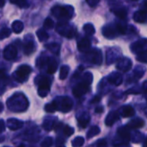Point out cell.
Returning a JSON list of instances; mask_svg holds the SVG:
<instances>
[{"label":"cell","instance_id":"cell-1","mask_svg":"<svg viewBox=\"0 0 147 147\" xmlns=\"http://www.w3.org/2000/svg\"><path fill=\"white\" fill-rule=\"evenodd\" d=\"M93 76L90 72H86L84 75L83 81L78 83L72 90V93L76 97H81L84 94H86L89 90V87L92 83Z\"/></svg>","mask_w":147,"mask_h":147},{"label":"cell","instance_id":"cell-2","mask_svg":"<svg viewBox=\"0 0 147 147\" xmlns=\"http://www.w3.org/2000/svg\"><path fill=\"white\" fill-rule=\"evenodd\" d=\"M52 13L58 19L67 22L73 16L74 9L72 8V6L70 5H65V6L56 5L52 8Z\"/></svg>","mask_w":147,"mask_h":147},{"label":"cell","instance_id":"cell-3","mask_svg":"<svg viewBox=\"0 0 147 147\" xmlns=\"http://www.w3.org/2000/svg\"><path fill=\"white\" fill-rule=\"evenodd\" d=\"M56 30L60 35L65 36L68 39L73 38L76 34V29L65 21L59 22L57 25Z\"/></svg>","mask_w":147,"mask_h":147},{"label":"cell","instance_id":"cell-4","mask_svg":"<svg viewBox=\"0 0 147 147\" xmlns=\"http://www.w3.org/2000/svg\"><path fill=\"white\" fill-rule=\"evenodd\" d=\"M36 84H38V94L41 97L47 96L50 90L51 80L50 78L41 76L36 78Z\"/></svg>","mask_w":147,"mask_h":147},{"label":"cell","instance_id":"cell-5","mask_svg":"<svg viewBox=\"0 0 147 147\" xmlns=\"http://www.w3.org/2000/svg\"><path fill=\"white\" fill-rule=\"evenodd\" d=\"M31 71H32V68L29 65H22L17 68V70L13 74V77L16 81L23 83L28 78V76L31 73Z\"/></svg>","mask_w":147,"mask_h":147},{"label":"cell","instance_id":"cell-6","mask_svg":"<svg viewBox=\"0 0 147 147\" xmlns=\"http://www.w3.org/2000/svg\"><path fill=\"white\" fill-rule=\"evenodd\" d=\"M56 102L58 104V109L64 113L69 112L71 109L72 105H73L72 100L68 96H63V97L58 98L56 99Z\"/></svg>","mask_w":147,"mask_h":147},{"label":"cell","instance_id":"cell-7","mask_svg":"<svg viewBox=\"0 0 147 147\" xmlns=\"http://www.w3.org/2000/svg\"><path fill=\"white\" fill-rule=\"evenodd\" d=\"M87 58L89 60L91 61V63L96 65H101L102 62V55L100 50L93 49L92 51L87 52Z\"/></svg>","mask_w":147,"mask_h":147},{"label":"cell","instance_id":"cell-8","mask_svg":"<svg viewBox=\"0 0 147 147\" xmlns=\"http://www.w3.org/2000/svg\"><path fill=\"white\" fill-rule=\"evenodd\" d=\"M102 34L103 35L108 38V39H115L116 36H118L120 34L117 28H116V25H106L103 27L102 28Z\"/></svg>","mask_w":147,"mask_h":147},{"label":"cell","instance_id":"cell-9","mask_svg":"<svg viewBox=\"0 0 147 147\" xmlns=\"http://www.w3.org/2000/svg\"><path fill=\"white\" fill-rule=\"evenodd\" d=\"M131 49L134 53H141L147 51V39L139 40L136 42L133 43L131 46Z\"/></svg>","mask_w":147,"mask_h":147},{"label":"cell","instance_id":"cell-10","mask_svg":"<svg viewBox=\"0 0 147 147\" xmlns=\"http://www.w3.org/2000/svg\"><path fill=\"white\" fill-rule=\"evenodd\" d=\"M3 53V57L6 60H13L16 58L17 49L14 45L10 44V45H8L4 48Z\"/></svg>","mask_w":147,"mask_h":147},{"label":"cell","instance_id":"cell-11","mask_svg":"<svg viewBox=\"0 0 147 147\" xmlns=\"http://www.w3.org/2000/svg\"><path fill=\"white\" fill-rule=\"evenodd\" d=\"M116 67L122 71H127L132 67V61L128 58H121L117 61Z\"/></svg>","mask_w":147,"mask_h":147},{"label":"cell","instance_id":"cell-12","mask_svg":"<svg viewBox=\"0 0 147 147\" xmlns=\"http://www.w3.org/2000/svg\"><path fill=\"white\" fill-rule=\"evenodd\" d=\"M91 47V42L88 38H82L78 41V49L79 52L87 53Z\"/></svg>","mask_w":147,"mask_h":147},{"label":"cell","instance_id":"cell-13","mask_svg":"<svg viewBox=\"0 0 147 147\" xmlns=\"http://www.w3.org/2000/svg\"><path fill=\"white\" fill-rule=\"evenodd\" d=\"M134 20L136 22L143 23L146 22L147 20V11L145 9H141L139 11H136L134 15Z\"/></svg>","mask_w":147,"mask_h":147},{"label":"cell","instance_id":"cell-14","mask_svg":"<svg viewBox=\"0 0 147 147\" xmlns=\"http://www.w3.org/2000/svg\"><path fill=\"white\" fill-rule=\"evenodd\" d=\"M120 116H119V114L118 112H115V111H111L109 113V115H107L106 117V121H105V124L109 127H111L114 125V123L119 120Z\"/></svg>","mask_w":147,"mask_h":147},{"label":"cell","instance_id":"cell-15","mask_svg":"<svg viewBox=\"0 0 147 147\" xmlns=\"http://www.w3.org/2000/svg\"><path fill=\"white\" fill-rule=\"evenodd\" d=\"M23 51L26 55H30L35 51V45L33 40H26L23 44Z\"/></svg>","mask_w":147,"mask_h":147},{"label":"cell","instance_id":"cell-16","mask_svg":"<svg viewBox=\"0 0 147 147\" xmlns=\"http://www.w3.org/2000/svg\"><path fill=\"white\" fill-rule=\"evenodd\" d=\"M109 81L112 84L115 85H120L122 83V77L118 72H113L109 76Z\"/></svg>","mask_w":147,"mask_h":147},{"label":"cell","instance_id":"cell-17","mask_svg":"<svg viewBox=\"0 0 147 147\" xmlns=\"http://www.w3.org/2000/svg\"><path fill=\"white\" fill-rule=\"evenodd\" d=\"M58 62L54 58H49L47 62V72L49 74H53L57 71Z\"/></svg>","mask_w":147,"mask_h":147},{"label":"cell","instance_id":"cell-18","mask_svg":"<svg viewBox=\"0 0 147 147\" xmlns=\"http://www.w3.org/2000/svg\"><path fill=\"white\" fill-rule=\"evenodd\" d=\"M145 125V121L141 119V118H137L134 119L133 121H131L127 127H128V128H132V129H137V128H140Z\"/></svg>","mask_w":147,"mask_h":147},{"label":"cell","instance_id":"cell-19","mask_svg":"<svg viewBox=\"0 0 147 147\" xmlns=\"http://www.w3.org/2000/svg\"><path fill=\"white\" fill-rule=\"evenodd\" d=\"M7 125L10 130H16V129L21 128L22 127L23 123L16 119H9L7 122Z\"/></svg>","mask_w":147,"mask_h":147},{"label":"cell","instance_id":"cell-20","mask_svg":"<svg viewBox=\"0 0 147 147\" xmlns=\"http://www.w3.org/2000/svg\"><path fill=\"white\" fill-rule=\"evenodd\" d=\"M135 114V111H134V109L132 107V106H125L122 108L121 109V115L125 118H127V117H131V116H134Z\"/></svg>","mask_w":147,"mask_h":147},{"label":"cell","instance_id":"cell-21","mask_svg":"<svg viewBox=\"0 0 147 147\" xmlns=\"http://www.w3.org/2000/svg\"><path fill=\"white\" fill-rule=\"evenodd\" d=\"M112 11L115 13V15L121 20H123L127 17V9L125 8H117V9H113Z\"/></svg>","mask_w":147,"mask_h":147},{"label":"cell","instance_id":"cell-22","mask_svg":"<svg viewBox=\"0 0 147 147\" xmlns=\"http://www.w3.org/2000/svg\"><path fill=\"white\" fill-rule=\"evenodd\" d=\"M50 52H52L55 55H59L60 53V46L58 43H49L45 46Z\"/></svg>","mask_w":147,"mask_h":147},{"label":"cell","instance_id":"cell-23","mask_svg":"<svg viewBox=\"0 0 147 147\" xmlns=\"http://www.w3.org/2000/svg\"><path fill=\"white\" fill-rule=\"evenodd\" d=\"M12 28V31L16 34H20L21 32H22L23 30V23L21 21H14V22L11 25Z\"/></svg>","mask_w":147,"mask_h":147},{"label":"cell","instance_id":"cell-24","mask_svg":"<svg viewBox=\"0 0 147 147\" xmlns=\"http://www.w3.org/2000/svg\"><path fill=\"white\" fill-rule=\"evenodd\" d=\"M90 120V117L88 116L87 114H84V115H82L81 117H79L78 119V122L79 127L82 128H85L87 127V125L89 124Z\"/></svg>","mask_w":147,"mask_h":147},{"label":"cell","instance_id":"cell-25","mask_svg":"<svg viewBox=\"0 0 147 147\" xmlns=\"http://www.w3.org/2000/svg\"><path fill=\"white\" fill-rule=\"evenodd\" d=\"M118 134L124 140H129L131 136H130V134H129V131L127 129V127H122L121 128L119 129L118 131Z\"/></svg>","mask_w":147,"mask_h":147},{"label":"cell","instance_id":"cell-26","mask_svg":"<svg viewBox=\"0 0 147 147\" xmlns=\"http://www.w3.org/2000/svg\"><path fill=\"white\" fill-rule=\"evenodd\" d=\"M36 35H37V38L39 39V40H40V42L47 41V40H48V38H49L48 34H47L44 29H39V30H37Z\"/></svg>","mask_w":147,"mask_h":147},{"label":"cell","instance_id":"cell-27","mask_svg":"<svg viewBox=\"0 0 147 147\" xmlns=\"http://www.w3.org/2000/svg\"><path fill=\"white\" fill-rule=\"evenodd\" d=\"M45 110L46 112L47 113H53L55 112L56 110H59L58 109V104H57V102L56 100L54 99L51 103H48L45 106Z\"/></svg>","mask_w":147,"mask_h":147},{"label":"cell","instance_id":"cell-28","mask_svg":"<svg viewBox=\"0 0 147 147\" xmlns=\"http://www.w3.org/2000/svg\"><path fill=\"white\" fill-rule=\"evenodd\" d=\"M84 31L87 35H93L96 32V29L94 26L91 23H86L84 25Z\"/></svg>","mask_w":147,"mask_h":147},{"label":"cell","instance_id":"cell-29","mask_svg":"<svg viewBox=\"0 0 147 147\" xmlns=\"http://www.w3.org/2000/svg\"><path fill=\"white\" fill-rule=\"evenodd\" d=\"M70 71V67L68 65H62L60 68V72H59V78L61 80H64L67 78L68 73Z\"/></svg>","mask_w":147,"mask_h":147},{"label":"cell","instance_id":"cell-30","mask_svg":"<svg viewBox=\"0 0 147 147\" xmlns=\"http://www.w3.org/2000/svg\"><path fill=\"white\" fill-rule=\"evenodd\" d=\"M100 132H101L100 128H99L97 126H94V127H92L90 129V131L88 132L87 138H88V139H91V138L96 136L97 134H99Z\"/></svg>","mask_w":147,"mask_h":147},{"label":"cell","instance_id":"cell-31","mask_svg":"<svg viewBox=\"0 0 147 147\" xmlns=\"http://www.w3.org/2000/svg\"><path fill=\"white\" fill-rule=\"evenodd\" d=\"M115 25H116V28H117V29H118V31H119V33L121 34H125L127 33V24L123 21H121L120 22H117Z\"/></svg>","mask_w":147,"mask_h":147},{"label":"cell","instance_id":"cell-32","mask_svg":"<svg viewBox=\"0 0 147 147\" xmlns=\"http://www.w3.org/2000/svg\"><path fill=\"white\" fill-rule=\"evenodd\" d=\"M43 27H44L46 29H52V28H53V27H54V22H53L50 17H47V18H46L45 21H44Z\"/></svg>","mask_w":147,"mask_h":147},{"label":"cell","instance_id":"cell-33","mask_svg":"<svg viewBox=\"0 0 147 147\" xmlns=\"http://www.w3.org/2000/svg\"><path fill=\"white\" fill-rule=\"evenodd\" d=\"M84 138H82V137H77V138H75L72 140L71 145H72L73 147H80L84 145Z\"/></svg>","mask_w":147,"mask_h":147},{"label":"cell","instance_id":"cell-34","mask_svg":"<svg viewBox=\"0 0 147 147\" xmlns=\"http://www.w3.org/2000/svg\"><path fill=\"white\" fill-rule=\"evenodd\" d=\"M53 146V139L51 137H47L41 142V147H51Z\"/></svg>","mask_w":147,"mask_h":147},{"label":"cell","instance_id":"cell-35","mask_svg":"<svg viewBox=\"0 0 147 147\" xmlns=\"http://www.w3.org/2000/svg\"><path fill=\"white\" fill-rule=\"evenodd\" d=\"M10 29L8 28H3L2 30H1V40H3L7 37L9 36L10 34Z\"/></svg>","mask_w":147,"mask_h":147},{"label":"cell","instance_id":"cell-36","mask_svg":"<svg viewBox=\"0 0 147 147\" xmlns=\"http://www.w3.org/2000/svg\"><path fill=\"white\" fill-rule=\"evenodd\" d=\"M48 59L49 58H46V57H40L37 60V66L38 67H43V65H45V63H47L48 62Z\"/></svg>","mask_w":147,"mask_h":147},{"label":"cell","instance_id":"cell-37","mask_svg":"<svg viewBox=\"0 0 147 147\" xmlns=\"http://www.w3.org/2000/svg\"><path fill=\"white\" fill-rule=\"evenodd\" d=\"M137 60H139L140 62L147 63V51L143 52L141 53H139L138 56H137Z\"/></svg>","mask_w":147,"mask_h":147},{"label":"cell","instance_id":"cell-38","mask_svg":"<svg viewBox=\"0 0 147 147\" xmlns=\"http://www.w3.org/2000/svg\"><path fill=\"white\" fill-rule=\"evenodd\" d=\"M63 132H64V134L66 135V136H71V135H72L73 134V133H74V129L72 128V127H69V126H65V127L63 128Z\"/></svg>","mask_w":147,"mask_h":147},{"label":"cell","instance_id":"cell-39","mask_svg":"<svg viewBox=\"0 0 147 147\" xmlns=\"http://www.w3.org/2000/svg\"><path fill=\"white\" fill-rule=\"evenodd\" d=\"M100 0H86V3L90 6V7H96L99 3Z\"/></svg>","mask_w":147,"mask_h":147},{"label":"cell","instance_id":"cell-40","mask_svg":"<svg viewBox=\"0 0 147 147\" xmlns=\"http://www.w3.org/2000/svg\"><path fill=\"white\" fill-rule=\"evenodd\" d=\"M96 147H108V144L106 140H98L97 144H96Z\"/></svg>","mask_w":147,"mask_h":147},{"label":"cell","instance_id":"cell-41","mask_svg":"<svg viewBox=\"0 0 147 147\" xmlns=\"http://www.w3.org/2000/svg\"><path fill=\"white\" fill-rule=\"evenodd\" d=\"M100 100H101V97L99 96H96L93 99H92V101H91V103L92 104H94V103H96V102H100Z\"/></svg>","mask_w":147,"mask_h":147},{"label":"cell","instance_id":"cell-42","mask_svg":"<svg viewBox=\"0 0 147 147\" xmlns=\"http://www.w3.org/2000/svg\"><path fill=\"white\" fill-rule=\"evenodd\" d=\"M103 110H104V109L102 107H96V109H95V112L97 113V114H101V113L103 112Z\"/></svg>","mask_w":147,"mask_h":147},{"label":"cell","instance_id":"cell-43","mask_svg":"<svg viewBox=\"0 0 147 147\" xmlns=\"http://www.w3.org/2000/svg\"><path fill=\"white\" fill-rule=\"evenodd\" d=\"M1 127H2V129H1V133H3V132L4 131V122H3V120H1Z\"/></svg>","mask_w":147,"mask_h":147},{"label":"cell","instance_id":"cell-44","mask_svg":"<svg viewBox=\"0 0 147 147\" xmlns=\"http://www.w3.org/2000/svg\"><path fill=\"white\" fill-rule=\"evenodd\" d=\"M9 2H10L11 3H14V4L18 5V3H19V2H20V0H9Z\"/></svg>","mask_w":147,"mask_h":147},{"label":"cell","instance_id":"cell-45","mask_svg":"<svg viewBox=\"0 0 147 147\" xmlns=\"http://www.w3.org/2000/svg\"><path fill=\"white\" fill-rule=\"evenodd\" d=\"M1 1V8H3L4 6V0H0Z\"/></svg>","mask_w":147,"mask_h":147},{"label":"cell","instance_id":"cell-46","mask_svg":"<svg viewBox=\"0 0 147 147\" xmlns=\"http://www.w3.org/2000/svg\"><path fill=\"white\" fill-rule=\"evenodd\" d=\"M144 5H145V10H146L147 11V2H146V3H144Z\"/></svg>","mask_w":147,"mask_h":147},{"label":"cell","instance_id":"cell-47","mask_svg":"<svg viewBox=\"0 0 147 147\" xmlns=\"http://www.w3.org/2000/svg\"><path fill=\"white\" fill-rule=\"evenodd\" d=\"M145 147H147V138L146 139V141H145Z\"/></svg>","mask_w":147,"mask_h":147},{"label":"cell","instance_id":"cell-48","mask_svg":"<svg viewBox=\"0 0 147 147\" xmlns=\"http://www.w3.org/2000/svg\"><path fill=\"white\" fill-rule=\"evenodd\" d=\"M58 147H65V146H58Z\"/></svg>","mask_w":147,"mask_h":147},{"label":"cell","instance_id":"cell-49","mask_svg":"<svg viewBox=\"0 0 147 147\" xmlns=\"http://www.w3.org/2000/svg\"><path fill=\"white\" fill-rule=\"evenodd\" d=\"M134 1H136V0H134Z\"/></svg>","mask_w":147,"mask_h":147}]
</instances>
